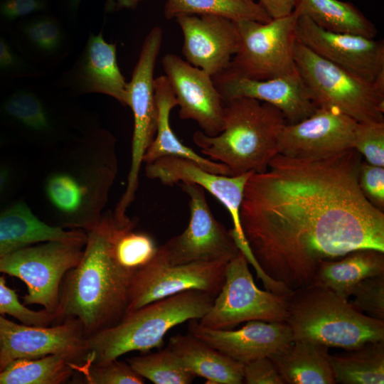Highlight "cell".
Returning <instances> with one entry per match:
<instances>
[{
    "label": "cell",
    "instance_id": "cell-3",
    "mask_svg": "<svg viewBox=\"0 0 384 384\" xmlns=\"http://www.w3.org/2000/svg\"><path fill=\"white\" fill-rule=\"evenodd\" d=\"M287 123L275 107L239 97L224 102L223 126L218 134L196 131L192 138L209 159L227 166L230 175L262 173L278 154L279 137Z\"/></svg>",
    "mask_w": 384,
    "mask_h": 384
},
{
    "label": "cell",
    "instance_id": "cell-6",
    "mask_svg": "<svg viewBox=\"0 0 384 384\" xmlns=\"http://www.w3.org/2000/svg\"><path fill=\"white\" fill-rule=\"evenodd\" d=\"M114 141L105 130L88 166L56 170L46 181L48 201L72 227L86 230L102 216L117 171Z\"/></svg>",
    "mask_w": 384,
    "mask_h": 384
},
{
    "label": "cell",
    "instance_id": "cell-28",
    "mask_svg": "<svg viewBox=\"0 0 384 384\" xmlns=\"http://www.w3.org/2000/svg\"><path fill=\"white\" fill-rule=\"evenodd\" d=\"M284 383H336L329 347L314 341L292 339L269 357Z\"/></svg>",
    "mask_w": 384,
    "mask_h": 384
},
{
    "label": "cell",
    "instance_id": "cell-4",
    "mask_svg": "<svg viewBox=\"0 0 384 384\" xmlns=\"http://www.w3.org/2000/svg\"><path fill=\"white\" fill-rule=\"evenodd\" d=\"M213 300V297L204 292L188 290L125 314L115 324L87 336V352L82 363H102L130 351L146 352L159 348L170 329L186 321L199 320Z\"/></svg>",
    "mask_w": 384,
    "mask_h": 384
},
{
    "label": "cell",
    "instance_id": "cell-39",
    "mask_svg": "<svg viewBox=\"0 0 384 384\" xmlns=\"http://www.w3.org/2000/svg\"><path fill=\"white\" fill-rule=\"evenodd\" d=\"M351 305L372 318L384 320V274L360 282L353 289Z\"/></svg>",
    "mask_w": 384,
    "mask_h": 384
},
{
    "label": "cell",
    "instance_id": "cell-25",
    "mask_svg": "<svg viewBox=\"0 0 384 384\" xmlns=\"http://www.w3.org/2000/svg\"><path fill=\"white\" fill-rule=\"evenodd\" d=\"M43 88L16 87L0 100V120L28 134L50 137L58 130L50 108V97Z\"/></svg>",
    "mask_w": 384,
    "mask_h": 384
},
{
    "label": "cell",
    "instance_id": "cell-12",
    "mask_svg": "<svg viewBox=\"0 0 384 384\" xmlns=\"http://www.w3.org/2000/svg\"><path fill=\"white\" fill-rule=\"evenodd\" d=\"M189 197L190 220L181 234L157 248L155 257L171 265L230 260L238 250L229 230L213 216L204 189L191 183H181Z\"/></svg>",
    "mask_w": 384,
    "mask_h": 384
},
{
    "label": "cell",
    "instance_id": "cell-11",
    "mask_svg": "<svg viewBox=\"0 0 384 384\" xmlns=\"http://www.w3.org/2000/svg\"><path fill=\"white\" fill-rule=\"evenodd\" d=\"M288 295L259 289L240 251L228 262L222 288L198 322L213 329H230L253 320L284 322Z\"/></svg>",
    "mask_w": 384,
    "mask_h": 384
},
{
    "label": "cell",
    "instance_id": "cell-9",
    "mask_svg": "<svg viewBox=\"0 0 384 384\" xmlns=\"http://www.w3.org/2000/svg\"><path fill=\"white\" fill-rule=\"evenodd\" d=\"M297 18L292 12L267 23L251 20L235 22L239 48L228 68L221 73L265 80L297 71L294 45Z\"/></svg>",
    "mask_w": 384,
    "mask_h": 384
},
{
    "label": "cell",
    "instance_id": "cell-40",
    "mask_svg": "<svg viewBox=\"0 0 384 384\" xmlns=\"http://www.w3.org/2000/svg\"><path fill=\"white\" fill-rule=\"evenodd\" d=\"M0 314H9L23 324L34 326H48L57 320L55 314L45 309L34 311L21 302L3 277H0Z\"/></svg>",
    "mask_w": 384,
    "mask_h": 384
},
{
    "label": "cell",
    "instance_id": "cell-15",
    "mask_svg": "<svg viewBox=\"0 0 384 384\" xmlns=\"http://www.w3.org/2000/svg\"><path fill=\"white\" fill-rule=\"evenodd\" d=\"M145 174L148 178L157 179L164 185L191 183L210 192L231 216L233 228L229 232L238 250L253 267L258 266L244 235L240 215L245 186L253 172L237 176L216 174L188 159L164 156L146 164Z\"/></svg>",
    "mask_w": 384,
    "mask_h": 384
},
{
    "label": "cell",
    "instance_id": "cell-37",
    "mask_svg": "<svg viewBox=\"0 0 384 384\" xmlns=\"http://www.w3.org/2000/svg\"><path fill=\"white\" fill-rule=\"evenodd\" d=\"M46 73V70L30 62L0 33V81L36 79Z\"/></svg>",
    "mask_w": 384,
    "mask_h": 384
},
{
    "label": "cell",
    "instance_id": "cell-23",
    "mask_svg": "<svg viewBox=\"0 0 384 384\" xmlns=\"http://www.w3.org/2000/svg\"><path fill=\"white\" fill-rule=\"evenodd\" d=\"M11 32L12 43L30 62L45 70L68 54L71 41L55 17L38 14L23 18Z\"/></svg>",
    "mask_w": 384,
    "mask_h": 384
},
{
    "label": "cell",
    "instance_id": "cell-30",
    "mask_svg": "<svg viewBox=\"0 0 384 384\" xmlns=\"http://www.w3.org/2000/svg\"><path fill=\"white\" fill-rule=\"evenodd\" d=\"M294 13L334 33L375 38V26L353 4L341 0H295Z\"/></svg>",
    "mask_w": 384,
    "mask_h": 384
},
{
    "label": "cell",
    "instance_id": "cell-42",
    "mask_svg": "<svg viewBox=\"0 0 384 384\" xmlns=\"http://www.w3.org/2000/svg\"><path fill=\"white\" fill-rule=\"evenodd\" d=\"M47 7V0H0V20L11 24L43 12Z\"/></svg>",
    "mask_w": 384,
    "mask_h": 384
},
{
    "label": "cell",
    "instance_id": "cell-2",
    "mask_svg": "<svg viewBox=\"0 0 384 384\" xmlns=\"http://www.w3.org/2000/svg\"><path fill=\"white\" fill-rule=\"evenodd\" d=\"M119 223L109 212L85 230L81 260L65 274L60 290L57 320L79 319L87 336L115 324L126 312L135 272L120 265L114 254Z\"/></svg>",
    "mask_w": 384,
    "mask_h": 384
},
{
    "label": "cell",
    "instance_id": "cell-27",
    "mask_svg": "<svg viewBox=\"0 0 384 384\" xmlns=\"http://www.w3.org/2000/svg\"><path fill=\"white\" fill-rule=\"evenodd\" d=\"M53 240H86V233L50 225L40 220L23 201L0 213V259L21 247Z\"/></svg>",
    "mask_w": 384,
    "mask_h": 384
},
{
    "label": "cell",
    "instance_id": "cell-31",
    "mask_svg": "<svg viewBox=\"0 0 384 384\" xmlns=\"http://www.w3.org/2000/svg\"><path fill=\"white\" fill-rule=\"evenodd\" d=\"M330 361L336 383H384V341L368 342L347 349V353L330 355Z\"/></svg>",
    "mask_w": 384,
    "mask_h": 384
},
{
    "label": "cell",
    "instance_id": "cell-7",
    "mask_svg": "<svg viewBox=\"0 0 384 384\" xmlns=\"http://www.w3.org/2000/svg\"><path fill=\"white\" fill-rule=\"evenodd\" d=\"M294 59L317 107L336 108L357 122H384V85L370 82L326 60L297 39Z\"/></svg>",
    "mask_w": 384,
    "mask_h": 384
},
{
    "label": "cell",
    "instance_id": "cell-1",
    "mask_svg": "<svg viewBox=\"0 0 384 384\" xmlns=\"http://www.w3.org/2000/svg\"><path fill=\"white\" fill-rule=\"evenodd\" d=\"M354 149L315 159L277 154L244 189L242 228L270 278L293 291L312 284L323 261L359 249L384 252V213L358 183Z\"/></svg>",
    "mask_w": 384,
    "mask_h": 384
},
{
    "label": "cell",
    "instance_id": "cell-16",
    "mask_svg": "<svg viewBox=\"0 0 384 384\" xmlns=\"http://www.w3.org/2000/svg\"><path fill=\"white\" fill-rule=\"evenodd\" d=\"M297 41L326 60L374 83L384 85V44L358 35L334 33L298 16Z\"/></svg>",
    "mask_w": 384,
    "mask_h": 384
},
{
    "label": "cell",
    "instance_id": "cell-20",
    "mask_svg": "<svg viewBox=\"0 0 384 384\" xmlns=\"http://www.w3.org/2000/svg\"><path fill=\"white\" fill-rule=\"evenodd\" d=\"M212 78L224 102L248 97L268 103L282 112L287 124L304 119L317 108L297 70L265 80L225 73Z\"/></svg>",
    "mask_w": 384,
    "mask_h": 384
},
{
    "label": "cell",
    "instance_id": "cell-47",
    "mask_svg": "<svg viewBox=\"0 0 384 384\" xmlns=\"http://www.w3.org/2000/svg\"><path fill=\"white\" fill-rule=\"evenodd\" d=\"M81 0H67L68 4L70 10L76 11L80 4Z\"/></svg>",
    "mask_w": 384,
    "mask_h": 384
},
{
    "label": "cell",
    "instance_id": "cell-21",
    "mask_svg": "<svg viewBox=\"0 0 384 384\" xmlns=\"http://www.w3.org/2000/svg\"><path fill=\"white\" fill-rule=\"evenodd\" d=\"M60 85L75 95L100 93L128 105L127 82L117 58L115 43L102 33H90L73 66L60 79Z\"/></svg>",
    "mask_w": 384,
    "mask_h": 384
},
{
    "label": "cell",
    "instance_id": "cell-14",
    "mask_svg": "<svg viewBox=\"0 0 384 384\" xmlns=\"http://www.w3.org/2000/svg\"><path fill=\"white\" fill-rule=\"evenodd\" d=\"M82 324L70 318L53 326L17 324L0 314V370L22 358L64 354L80 363L87 352Z\"/></svg>",
    "mask_w": 384,
    "mask_h": 384
},
{
    "label": "cell",
    "instance_id": "cell-17",
    "mask_svg": "<svg viewBox=\"0 0 384 384\" xmlns=\"http://www.w3.org/2000/svg\"><path fill=\"white\" fill-rule=\"evenodd\" d=\"M356 123L336 108L318 107L304 119L284 126L278 139V154L315 159L353 149Z\"/></svg>",
    "mask_w": 384,
    "mask_h": 384
},
{
    "label": "cell",
    "instance_id": "cell-32",
    "mask_svg": "<svg viewBox=\"0 0 384 384\" xmlns=\"http://www.w3.org/2000/svg\"><path fill=\"white\" fill-rule=\"evenodd\" d=\"M213 15L237 22L243 20L267 23L272 18L254 0H166L167 20L183 16Z\"/></svg>",
    "mask_w": 384,
    "mask_h": 384
},
{
    "label": "cell",
    "instance_id": "cell-29",
    "mask_svg": "<svg viewBox=\"0 0 384 384\" xmlns=\"http://www.w3.org/2000/svg\"><path fill=\"white\" fill-rule=\"evenodd\" d=\"M384 274V252L374 249L352 251L340 260L323 261L313 282L348 299L366 278Z\"/></svg>",
    "mask_w": 384,
    "mask_h": 384
},
{
    "label": "cell",
    "instance_id": "cell-45",
    "mask_svg": "<svg viewBox=\"0 0 384 384\" xmlns=\"http://www.w3.org/2000/svg\"><path fill=\"white\" fill-rule=\"evenodd\" d=\"M14 170L8 164L0 163V199L11 184Z\"/></svg>",
    "mask_w": 384,
    "mask_h": 384
},
{
    "label": "cell",
    "instance_id": "cell-5",
    "mask_svg": "<svg viewBox=\"0 0 384 384\" xmlns=\"http://www.w3.org/2000/svg\"><path fill=\"white\" fill-rule=\"evenodd\" d=\"M287 318L292 339L352 349L384 341V320L356 310L344 298L315 284L293 290L287 297Z\"/></svg>",
    "mask_w": 384,
    "mask_h": 384
},
{
    "label": "cell",
    "instance_id": "cell-44",
    "mask_svg": "<svg viewBox=\"0 0 384 384\" xmlns=\"http://www.w3.org/2000/svg\"><path fill=\"white\" fill-rule=\"evenodd\" d=\"M295 0H258L271 18H277L291 14L294 8Z\"/></svg>",
    "mask_w": 384,
    "mask_h": 384
},
{
    "label": "cell",
    "instance_id": "cell-43",
    "mask_svg": "<svg viewBox=\"0 0 384 384\" xmlns=\"http://www.w3.org/2000/svg\"><path fill=\"white\" fill-rule=\"evenodd\" d=\"M243 383L247 384H284L275 366L269 357L260 358L245 364Z\"/></svg>",
    "mask_w": 384,
    "mask_h": 384
},
{
    "label": "cell",
    "instance_id": "cell-41",
    "mask_svg": "<svg viewBox=\"0 0 384 384\" xmlns=\"http://www.w3.org/2000/svg\"><path fill=\"white\" fill-rule=\"evenodd\" d=\"M358 183L366 198L376 208L384 209V167L362 161Z\"/></svg>",
    "mask_w": 384,
    "mask_h": 384
},
{
    "label": "cell",
    "instance_id": "cell-46",
    "mask_svg": "<svg viewBox=\"0 0 384 384\" xmlns=\"http://www.w3.org/2000/svg\"><path fill=\"white\" fill-rule=\"evenodd\" d=\"M142 0H106L105 11L112 12L120 9H135Z\"/></svg>",
    "mask_w": 384,
    "mask_h": 384
},
{
    "label": "cell",
    "instance_id": "cell-19",
    "mask_svg": "<svg viewBox=\"0 0 384 384\" xmlns=\"http://www.w3.org/2000/svg\"><path fill=\"white\" fill-rule=\"evenodd\" d=\"M175 20L183 33L182 52L188 63L212 78L228 68L240 46L235 21L213 15L183 16Z\"/></svg>",
    "mask_w": 384,
    "mask_h": 384
},
{
    "label": "cell",
    "instance_id": "cell-26",
    "mask_svg": "<svg viewBox=\"0 0 384 384\" xmlns=\"http://www.w3.org/2000/svg\"><path fill=\"white\" fill-rule=\"evenodd\" d=\"M182 366L210 384H241L244 365L191 334L171 337L168 345Z\"/></svg>",
    "mask_w": 384,
    "mask_h": 384
},
{
    "label": "cell",
    "instance_id": "cell-10",
    "mask_svg": "<svg viewBox=\"0 0 384 384\" xmlns=\"http://www.w3.org/2000/svg\"><path fill=\"white\" fill-rule=\"evenodd\" d=\"M162 40L161 28L153 27L143 41L131 80L127 82V106L133 113L134 129L127 184L114 210L119 216L126 215L135 198L143 158L156 131L154 73Z\"/></svg>",
    "mask_w": 384,
    "mask_h": 384
},
{
    "label": "cell",
    "instance_id": "cell-35",
    "mask_svg": "<svg viewBox=\"0 0 384 384\" xmlns=\"http://www.w3.org/2000/svg\"><path fill=\"white\" fill-rule=\"evenodd\" d=\"M157 247L147 233L134 231V223H119L113 240V251L117 261L125 268L136 272L154 257Z\"/></svg>",
    "mask_w": 384,
    "mask_h": 384
},
{
    "label": "cell",
    "instance_id": "cell-18",
    "mask_svg": "<svg viewBox=\"0 0 384 384\" xmlns=\"http://www.w3.org/2000/svg\"><path fill=\"white\" fill-rule=\"evenodd\" d=\"M161 65L179 106V117L197 122L208 136L223 129L224 101L212 77L174 53H167Z\"/></svg>",
    "mask_w": 384,
    "mask_h": 384
},
{
    "label": "cell",
    "instance_id": "cell-38",
    "mask_svg": "<svg viewBox=\"0 0 384 384\" xmlns=\"http://www.w3.org/2000/svg\"><path fill=\"white\" fill-rule=\"evenodd\" d=\"M352 148L367 163L384 167V122H357Z\"/></svg>",
    "mask_w": 384,
    "mask_h": 384
},
{
    "label": "cell",
    "instance_id": "cell-36",
    "mask_svg": "<svg viewBox=\"0 0 384 384\" xmlns=\"http://www.w3.org/2000/svg\"><path fill=\"white\" fill-rule=\"evenodd\" d=\"M89 384H143L145 379L136 373L127 362L113 359L96 363H75Z\"/></svg>",
    "mask_w": 384,
    "mask_h": 384
},
{
    "label": "cell",
    "instance_id": "cell-22",
    "mask_svg": "<svg viewBox=\"0 0 384 384\" xmlns=\"http://www.w3.org/2000/svg\"><path fill=\"white\" fill-rule=\"evenodd\" d=\"M247 322L238 330L213 329L192 319L188 333L243 365L270 357L292 340L291 329L285 322Z\"/></svg>",
    "mask_w": 384,
    "mask_h": 384
},
{
    "label": "cell",
    "instance_id": "cell-33",
    "mask_svg": "<svg viewBox=\"0 0 384 384\" xmlns=\"http://www.w3.org/2000/svg\"><path fill=\"white\" fill-rule=\"evenodd\" d=\"M75 363L64 354L18 359L0 370V384H60L73 374Z\"/></svg>",
    "mask_w": 384,
    "mask_h": 384
},
{
    "label": "cell",
    "instance_id": "cell-48",
    "mask_svg": "<svg viewBox=\"0 0 384 384\" xmlns=\"http://www.w3.org/2000/svg\"><path fill=\"white\" fill-rule=\"evenodd\" d=\"M7 142L6 136L0 132V147L4 146Z\"/></svg>",
    "mask_w": 384,
    "mask_h": 384
},
{
    "label": "cell",
    "instance_id": "cell-8",
    "mask_svg": "<svg viewBox=\"0 0 384 384\" xmlns=\"http://www.w3.org/2000/svg\"><path fill=\"white\" fill-rule=\"evenodd\" d=\"M85 242L53 240L21 247L0 259V273L16 277L26 284L24 305L43 306L57 319L60 284L80 262Z\"/></svg>",
    "mask_w": 384,
    "mask_h": 384
},
{
    "label": "cell",
    "instance_id": "cell-24",
    "mask_svg": "<svg viewBox=\"0 0 384 384\" xmlns=\"http://www.w3.org/2000/svg\"><path fill=\"white\" fill-rule=\"evenodd\" d=\"M154 91L156 131L144 154L143 162L149 164L161 157L176 156L192 161L209 172L230 175L227 166L201 156L184 145L174 133L170 125V113L174 107L178 106V102L166 75H160L154 79Z\"/></svg>",
    "mask_w": 384,
    "mask_h": 384
},
{
    "label": "cell",
    "instance_id": "cell-13",
    "mask_svg": "<svg viewBox=\"0 0 384 384\" xmlns=\"http://www.w3.org/2000/svg\"><path fill=\"white\" fill-rule=\"evenodd\" d=\"M229 260L171 265L156 257L135 272L125 314L152 302L188 290L204 292L214 298L225 280Z\"/></svg>",
    "mask_w": 384,
    "mask_h": 384
},
{
    "label": "cell",
    "instance_id": "cell-34",
    "mask_svg": "<svg viewBox=\"0 0 384 384\" xmlns=\"http://www.w3.org/2000/svg\"><path fill=\"white\" fill-rule=\"evenodd\" d=\"M127 362L139 375L155 384H188L196 377L185 369L169 346L154 353L128 358Z\"/></svg>",
    "mask_w": 384,
    "mask_h": 384
}]
</instances>
